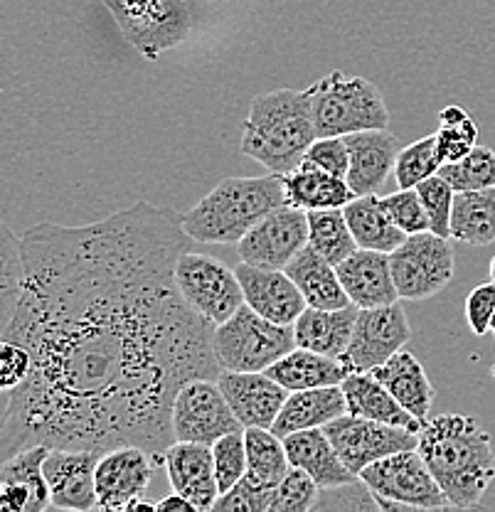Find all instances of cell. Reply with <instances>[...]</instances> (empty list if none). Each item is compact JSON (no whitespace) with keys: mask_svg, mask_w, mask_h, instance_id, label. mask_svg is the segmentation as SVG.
<instances>
[{"mask_svg":"<svg viewBox=\"0 0 495 512\" xmlns=\"http://www.w3.org/2000/svg\"><path fill=\"white\" fill-rule=\"evenodd\" d=\"M193 244L178 212L146 200L101 222H45L20 237L25 281L0 340L25 345L33 370L5 392L3 461L33 446H141L165 466L178 392L225 372L215 323L175 281Z\"/></svg>","mask_w":495,"mask_h":512,"instance_id":"cell-1","label":"cell"},{"mask_svg":"<svg viewBox=\"0 0 495 512\" xmlns=\"http://www.w3.org/2000/svg\"><path fill=\"white\" fill-rule=\"evenodd\" d=\"M451 508H478L495 480L491 434L471 414H439L419 431V446Z\"/></svg>","mask_w":495,"mask_h":512,"instance_id":"cell-2","label":"cell"},{"mask_svg":"<svg viewBox=\"0 0 495 512\" xmlns=\"http://www.w3.org/2000/svg\"><path fill=\"white\" fill-rule=\"evenodd\" d=\"M316 138L313 89H276L254 96L239 148L269 173L286 175L301 165Z\"/></svg>","mask_w":495,"mask_h":512,"instance_id":"cell-3","label":"cell"},{"mask_svg":"<svg viewBox=\"0 0 495 512\" xmlns=\"http://www.w3.org/2000/svg\"><path fill=\"white\" fill-rule=\"evenodd\" d=\"M281 205H286L284 175L225 178L180 220L198 244H239L254 224Z\"/></svg>","mask_w":495,"mask_h":512,"instance_id":"cell-4","label":"cell"},{"mask_svg":"<svg viewBox=\"0 0 495 512\" xmlns=\"http://www.w3.org/2000/svg\"><path fill=\"white\" fill-rule=\"evenodd\" d=\"M313 116L318 138L348 136L390 126V109L380 89L365 77L330 72L313 84Z\"/></svg>","mask_w":495,"mask_h":512,"instance_id":"cell-5","label":"cell"},{"mask_svg":"<svg viewBox=\"0 0 495 512\" xmlns=\"http://www.w3.org/2000/svg\"><path fill=\"white\" fill-rule=\"evenodd\" d=\"M215 355L227 372H266L296 348L294 325L259 316L244 303L232 318L215 325Z\"/></svg>","mask_w":495,"mask_h":512,"instance_id":"cell-6","label":"cell"},{"mask_svg":"<svg viewBox=\"0 0 495 512\" xmlns=\"http://www.w3.org/2000/svg\"><path fill=\"white\" fill-rule=\"evenodd\" d=\"M121 35L146 60L183 45L193 30L185 0H101Z\"/></svg>","mask_w":495,"mask_h":512,"instance_id":"cell-7","label":"cell"},{"mask_svg":"<svg viewBox=\"0 0 495 512\" xmlns=\"http://www.w3.org/2000/svg\"><path fill=\"white\" fill-rule=\"evenodd\" d=\"M360 480L375 493L382 510H444L449 498L436 483L427 461L417 448L392 453L370 463Z\"/></svg>","mask_w":495,"mask_h":512,"instance_id":"cell-8","label":"cell"},{"mask_svg":"<svg viewBox=\"0 0 495 512\" xmlns=\"http://www.w3.org/2000/svg\"><path fill=\"white\" fill-rule=\"evenodd\" d=\"M390 259L399 298L407 301H424L441 293L451 284L456 271L449 239L439 237L431 229L409 234L404 244L390 254Z\"/></svg>","mask_w":495,"mask_h":512,"instance_id":"cell-9","label":"cell"},{"mask_svg":"<svg viewBox=\"0 0 495 512\" xmlns=\"http://www.w3.org/2000/svg\"><path fill=\"white\" fill-rule=\"evenodd\" d=\"M175 281L185 301L215 325L225 323L247 303L237 271L215 256L183 254L175 266Z\"/></svg>","mask_w":495,"mask_h":512,"instance_id":"cell-10","label":"cell"},{"mask_svg":"<svg viewBox=\"0 0 495 512\" xmlns=\"http://www.w3.org/2000/svg\"><path fill=\"white\" fill-rule=\"evenodd\" d=\"M323 431L333 441L335 451L343 458L345 466L358 478L370 463L419 446V434H414V431L350 412L328 421Z\"/></svg>","mask_w":495,"mask_h":512,"instance_id":"cell-11","label":"cell"},{"mask_svg":"<svg viewBox=\"0 0 495 512\" xmlns=\"http://www.w3.org/2000/svg\"><path fill=\"white\" fill-rule=\"evenodd\" d=\"M232 431H244V426L232 412L220 382L200 377L180 389L173 404L175 441H200L212 446Z\"/></svg>","mask_w":495,"mask_h":512,"instance_id":"cell-12","label":"cell"},{"mask_svg":"<svg viewBox=\"0 0 495 512\" xmlns=\"http://www.w3.org/2000/svg\"><path fill=\"white\" fill-rule=\"evenodd\" d=\"M412 338V325H409L407 311L402 303L390 306L360 308L358 323H355L353 340L343 357L353 372H372L382 362L390 360Z\"/></svg>","mask_w":495,"mask_h":512,"instance_id":"cell-13","label":"cell"},{"mask_svg":"<svg viewBox=\"0 0 495 512\" xmlns=\"http://www.w3.org/2000/svg\"><path fill=\"white\" fill-rule=\"evenodd\" d=\"M303 247H308V212L286 202L249 229L237 252L247 264L286 269Z\"/></svg>","mask_w":495,"mask_h":512,"instance_id":"cell-14","label":"cell"},{"mask_svg":"<svg viewBox=\"0 0 495 512\" xmlns=\"http://www.w3.org/2000/svg\"><path fill=\"white\" fill-rule=\"evenodd\" d=\"M156 466H161V461L141 446H121L101 453L97 466L99 510L126 512L131 500L146 495Z\"/></svg>","mask_w":495,"mask_h":512,"instance_id":"cell-15","label":"cell"},{"mask_svg":"<svg viewBox=\"0 0 495 512\" xmlns=\"http://www.w3.org/2000/svg\"><path fill=\"white\" fill-rule=\"evenodd\" d=\"M101 453L84 448H50L42 471L52 493V508L89 512L97 503V466Z\"/></svg>","mask_w":495,"mask_h":512,"instance_id":"cell-16","label":"cell"},{"mask_svg":"<svg viewBox=\"0 0 495 512\" xmlns=\"http://www.w3.org/2000/svg\"><path fill=\"white\" fill-rule=\"evenodd\" d=\"M165 473L170 488L185 495L198 512L215 510L222 490L215 473V453L200 441H175L165 451Z\"/></svg>","mask_w":495,"mask_h":512,"instance_id":"cell-17","label":"cell"},{"mask_svg":"<svg viewBox=\"0 0 495 512\" xmlns=\"http://www.w3.org/2000/svg\"><path fill=\"white\" fill-rule=\"evenodd\" d=\"M234 271L244 288V301L259 316L281 325H294L298 316L308 308L306 296L284 269H264V266L242 261Z\"/></svg>","mask_w":495,"mask_h":512,"instance_id":"cell-18","label":"cell"},{"mask_svg":"<svg viewBox=\"0 0 495 512\" xmlns=\"http://www.w3.org/2000/svg\"><path fill=\"white\" fill-rule=\"evenodd\" d=\"M50 446H33L5 458L0 466V510L45 512L52 508V493L42 463Z\"/></svg>","mask_w":495,"mask_h":512,"instance_id":"cell-19","label":"cell"},{"mask_svg":"<svg viewBox=\"0 0 495 512\" xmlns=\"http://www.w3.org/2000/svg\"><path fill=\"white\" fill-rule=\"evenodd\" d=\"M220 387L230 402L232 412L244 429L262 426L271 429L284 407L289 389L279 384L269 372H222Z\"/></svg>","mask_w":495,"mask_h":512,"instance_id":"cell-20","label":"cell"},{"mask_svg":"<svg viewBox=\"0 0 495 512\" xmlns=\"http://www.w3.org/2000/svg\"><path fill=\"white\" fill-rule=\"evenodd\" d=\"M350 151L348 185L358 197L375 195L382 185L395 173L399 156V138L387 128L375 131H360L343 136Z\"/></svg>","mask_w":495,"mask_h":512,"instance_id":"cell-21","label":"cell"},{"mask_svg":"<svg viewBox=\"0 0 495 512\" xmlns=\"http://www.w3.org/2000/svg\"><path fill=\"white\" fill-rule=\"evenodd\" d=\"M335 269L350 303L358 308L390 306L399 301L395 276H392V259L387 252L358 249L348 259L340 261Z\"/></svg>","mask_w":495,"mask_h":512,"instance_id":"cell-22","label":"cell"},{"mask_svg":"<svg viewBox=\"0 0 495 512\" xmlns=\"http://www.w3.org/2000/svg\"><path fill=\"white\" fill-rule=\"evenodd\" d=\"M286 453H289L291 466L301 468L308 476L318 483V488H338V485L355 483L360 480L343 463V458L335 451L333 441L328 439V434L323 431V426L318 429H303L294 431V434L284 436Z\"/></svg>","mask_w":495,"mask_h":512,"instance_id":"cell-23","label":"cell"},{"mask_svg":"<svg viewBox=\"0 0 495 512\" xmlns=\"http://www.w3.org/2000/svg\"><path fill=\"white\" fill-rule=\"evenodd\" d=\"M343 414H348V399H345L340 384L298 389V392H289L271 431L284 439V436L294 434V431L326 426L328 421L338 419Z\"/></svg>","mask_w":495,"mask_h":512,"instance_id":"cell-24","label":"cell"},{"mask_svg":"<svg viewBox=\"0 0 495 512\" xmlns=\"http://www.w3.org/2000/svg\"><path fill=\"white\" fill-rule=\"evenodd\" d=\"M358 313L360 308L355 303L335 308V311L308 306L294 323L296 348H306L330 357L345 355L350 340H353Z\"/></svg>","mask_w":495,"mask_h":512,"instance_id":"cell-25","label":"cell"},{"mask_svg":"<svg viewBox=\"0 0 495 512\" xmlns=\"http://www.w3.org/2000/svg\"><path fill=\"white\" fill-rule=\"evenodd\" d=\"M286 202L301 210H330V207H345L355 200V192L350 190L348 180L328 173L313 160L303 158L298 168L284 175Z\"/></svg>","mask_w":495,"mask_h":512,"instance_id":"cell-26","label":"cell"},{"mask_svg":"<svg viewBox=\"0 0 495 512\" xmlns=\"http://www.w3.org/2000/svg\"><path fill=\"white\" fill-rule=\"evenodd\" d=\"M372 375L390 389L392 397H395L409 414H414L422 424H427L431 419V402H434V384L429 382L422 362H419L412 352H407L404 348L395 352L390 360L382 362L380 367H375Z\"/></svg>","mask_w":495,"mask_h":512,"instance_id":"cell-27","label":"cell"},{"mask_svg":"<svg viewBox=\"0 0 495 512\" xmlns=\"http://www.w3.org/2000/svg\"><path fill=\"white\" fill-rule=\"evenodd\" d=\"M345 399H348V412L365 416V419L385 421V424L402 426V429L414 431L419 434L422 431V421L414 414H409L402 404L392 397L390 389L377 380L372 372H350L345 377L343 384Z\"/></svg>","mask_w":495,"mask_h":512,"instance_id":"cell-28","label":"cell"},{"mask_svg":"<svg viewBox=\"0 0 495 512\" xmlns=\"http://www.w3.org/2000/svg\"><path fill=\"white\" fill-rule=\"evenodd\" d=\"M284 271L296 281V286L301 288L308 306L326 308V311L350 306V298L348 293H345L343 281H340L335 264H330L326 256L318 254L311 244L303 247L301 252L289 261V266H286Z\"/></svg>","mask_w":495,"mask_h":512,"instance_id":"cell-29","label":"cell"},{"mask_svg":"<svg viewBox=\"0 0 495 512\" xmlns=\"http://www.w3.org/2000/svg\"><path fill=\"white\" fill-rule=\"evenodd\" d=\"M271 377L284 384L289 392L313 387H330V384H343L350 375V367L343 357H330L306 348H294L289 355L269 367Z\"/></svg>","mask_w":495,"mask_h":512,"instance_id":"cell-30","label":"cell"},{"mask_svg":"<svg viewBox=\"0 0 495 512\" xmlns=\"http://www.w3.org/2000/svg\"><path fill=\"white\" fill-rule=\"evenodd\" d=\"M343 212L348 217V224L353 229V237L360 249H375V252L392 254L409 237L392 220L390 212L382 205V197H377V192L375 195L355 197V200H350L343 207Z\"/></svg>","mask_w":495,"mask_h":512,"instance_id":"cell-31","label":"cell"},{"mask_svg":"<svg viewBox=\"0 0 495 512\" xmlns=\"http://www.w3.org/2000/svg\"><path fill=\"white\" fill-rule=\"evenodd\" d=\"M451 237L471 247L495 242V188L456 192Z\"/></svg>","mask_w":495,"mask_h":512,"instance_id":"cell-32","label":"cell"},{"mask_svg":"<svg viewBox=\"0 0 495 512\" xmlns=\"http://www.w3.org/2000/svg\"><path fill=\"white\" fill-rule=\"evenodd\" d=\"M244 439H247V473L259 483L269 485V488H279L281 480L291 471L289 453H286L284 439L276 436L271 429L262 426H249L244 429Z\"/></svg>","mask_w":495,"mask_h":512,"instance_id":"cell-33","label":"cell"},{"mask_svg":"<svg viewBox=\"0 0 495 512\" xmlns=\"http://www.w3.org/2000/svg\"><path fill=\"white\" fill-rule=\"evenodd\" d=\"M308 244L335 266L360 249L343 207L308 212Z\"/></svg>","mask_w":495,"mask_h":512,"instance_id":"cell-34","label":"cell"},{"mask_svg":"<svg viewBox=\"0 0 495 512\" xmlns=\"http://www.w3.org/2000/svg\"><path fill=\"white\" fill-rule=\"evenodd\" d=\"M439 119L441 126L436 131V151H439L441 165L456 163L476 148L478 126L473 116L461 106H446Z\"/></svg>","mask_w":495,"mask_h":512,"instance_id":"cell-35","label":"cell"},{"mask_svg":"<svg viewBox=\"0 0 495 512\" xmlns=\"http://www.w3.org/2000/svg\"><path fill=\"white\" fill-rule=\"evenodd\" d=\"M439 175L449 180L456 192L495 188V151L486 146H476L456 163L441 165Z\"/></svg>","mask_w":495,"mask_h":512,"instance_id":"cell-36","label":"cell"},{"mask_svg":"<svg viewBox=\"0 0 495 512\" xmlns=\"http://www.w3.org/2000/svg\"><path fill=\"white\" fill-rule=\"evenodd\" d=\"M441 158L436 151V133L419 138V141L409 143L407 148H402L397 156L395 165V180L397 188L409 190L417 188L422 180L431 178V175L439 173Z\"/></svg>","mask_w":495,"mask_h":512,"instance_id":"cell-37","label":"cell"},{"mask_svg":"<svg viewBox=\"0 0 495 512\" xmlns=\"http://www.w3.org/2000/svg\"><path fill=\"white\" fill-rule=\"evenodd\" d=\"M3 269H0V316H3V328L10 318H13L15 308H18L20 301V291H23V281H25V264H23V254H20V239L10 232L8 227H3Z\"/></svg>","mask_w":495,"mask_h":512,"instance_id":"cell-38","label":"cell"},{"mask_svg":"<svg viewBox=\"0 0 495 512\" xmlns=\"http://www.w3.org/2000/svg\"><path fill=\"white\" fill-rule=\"evenodd\" d=\"M419 197L424 202V210L429 217V229L439 237H451V215H454V202H456V190L451 188V183L446 178H441L439 173L431 175V178L422 180L417 185Z\"/></svg>","mask_w":495,"mask_h":512,"instance_id":"cell-39","label":"cell"},{"mask_svg":"<svg viewBox=\"0 0 495 512\" xmlns=\"http://www.w3.org/2000/svg\"><path fill=\"white\" fill-rule=\"evenodd\" d=\"M212 453H215L217 483H220L222 493H227L234 483H239V480L247 476L249 463L244 431H232V434H225L222 439H217L212 444Z\"/></svg>","mask_w":495,"mask_h":512,"instance_id":"cell-40","label":"cell"},{"mask_svg":"<svg viewBox=\"0 0 495 512\" xmlns=\"http://www.w3.org/2000/svg\"><path fill=\"white\" fill-rule=\"evenodd\" d=\"M318 495H321V488H318L316 480L301 468L291 466V471L276 488L271 512H308L316 508Z\"/></svg>","mask_w":495,"mask_h":512,"instance_id":"cell-41","label":"cell"},{"mask_svg":"<svg viewBox=\"0 0 495 512\" xmlns=\"http://www.w3.org/2000/svg\"><path fill=\"white\" fill-rule=\"evenodd\" d=\"M276 488L259 483L252 476H244L239 483H234L227 493L220 495L215 503L217 512H271Z\"/></svg>","mask_w":495,"mask_h":512,"instance_id":"cell-42","label":"cell"},{"mask_svg":"<svg viewBox=\"0 0 495 512\" xmlns=\"http://www.w3.org/2000/svg\"><path fill=\"white\" fill-rule=\"evenodd\" d=\"M382 205L390 212L392 220L397 222V227H402L407 234L427 232L429 229L427 210H424V202L417 188H399L397 192H390V195L382 197Z\"/></svg>","mask_w":495,"mask_h":512,"instance_id":"cell-43","label":"cell"},{"mask_svg":"<svg viewBox=\"0 0 495 512\" xmlns=\"http://www.w3.org/2000/svg\"><path fill=\"white\" fill-rule=\"evenodd\" d=\"M30 370H33L30 350L25 345L13 343V340H0V387H3V392L28 380Z\"/></svg>","mask_w":495,"mask_h":512,"instance_id":"cell-44","label":"cell"},{"mask_svg":"<svg viewBox=\"0 0 495 512\" xmlns=\"http://www.w3.org/2000/svg\"><path fill=\"white\" fill-rule=\"evenodd\" d=\"M308 160H313L316 165H321L328 173L338 175V178H348L350 170V151L348 143L343 136H328V138H316L313 146L306 153Z\"/></svg>","mask_w":495,"mask_h":512,"instance_id":"cell-45","label":"cell"},{"mask_svg":"<svg viewBox=\"0 0 495 512\" xmlns=\"http://www.w3.org/2000/svg\"><path fill=\"white\" fill-rule=\"evenodd\" d=\"M495 316V281L473 288L466 298V320L473 335H486Z\"/></svg>","mask_w":495,"mask_h":512,"instance_id":"cell-46","label":"cell"},{"mask_svg":"<svg viewBox=\"0 0 495 512\" xmlns=\"http://www.w3.org/2000/svg\"><path fill=\"white\" fill-rule=\"evenodd\" d=\"M156 512H198V508H195V505L190 503V500L185 498V495L175 493V490H173V493H170L168 498L158 500Z\"/></svg>","mask_w":495,"mask_h":512,"instance_id":"cell-47","label":"cell"},{"mask_svg":"<svg viewBox=\"0 0 495 512\" xmlns=\"http://www.w3.org/2000/svg\"><path fill=\"white\" fill-rule=\"evenodd\" d=\"M138 510H156V503H146L143 498H136L126 505V512H138Z\"/></svg>","mask_w":495,"mask_h":512,"instance_id":"cell-48","label":"cell"},{"mask_svg":"<svg viewBox=\"0 0 495 512\" xmlns=\"http://www.w3.org/2000/svg\"><path fill=\"white\" fill-rule=\"evenodd\" d=\"M491 279L495 281V256H493V261H491Z\"/></svg>","mask_w":495,"mask_h":512,"instance_id":"cell-49","label":"cell"},{"mask_svg":"<svg viewBox=\"0 0 495 512\" xmlns=\"http://www.w3.org/2000/svg\"><path fill=\"white\" fill-rule=\"evenodd\" d=\"M491 330H493V335H495V316H493V320H491Z\"/></svg>","mask_w":495,"mask_h":512,"instance_id":"cell-50","label":"cell"}]
</instances>
